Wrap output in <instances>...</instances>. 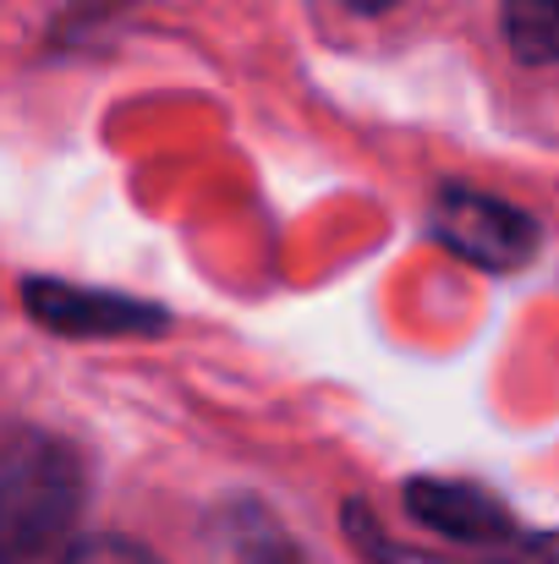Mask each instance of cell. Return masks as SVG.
<instances>
[{
    "instance_id": "5b68a950",
    "label": "cell",
    "mask_w": 559,
    "mask_h": 564,
    "mask_svg": "<svg viewBox=\"0 0 559 564\" xmlns=\"http://www.w3.org/2000/svg\"><path fill=\"white\" fill-rule=\"evenodd\" d=\"M505 39L522 61L555 66L559 61V0H505Z\"/></svg>"
},
{
    "instance_id": "9c48e42d",
    "label": "cell",
    "mask_w": 559,
    "mask_h": 564,
    "mask_svg": "<svg viewBox=\"0 0 559 564\" xmlns=\"http://www.w3.org/2000/svg\"><path fill=\"white\" fill-rule=\"evenodd\" d=\"M241 564H302V560H297V549H286V543H275V538H269V543L247 549V560Z\"/></svg>"
},
{
    "instance_id": "30bf717a",
    "label": "cell",
    "mask_w": 559,
    "mask_h": 564,
    "mask_svg": "<svg viewBox=\"0 0 559 564\" xmlns=\"http://www.w3.org/2000/svg\"><path fill=\"white\" fill-rule=\"evenodd\" d=\"M346 6H352V11H389L395 0H346Z\"/></svg>"
},
{
    "instance_id": "6da1fadb",
    "label": "cell",
    "mask_w": 559,
    "mask_h": 564,
    "mask_svg": "<svg viewBox=\"0 0 559 564\" xmlns=\"http://www.w3.org/2000/svg\"><path fill=\"white\" fill-rule=\"evenodd\" d=\"M83 460L50 433H22L0 455V564H44L83 510Z\"/></svg>"
},
{
    "instance_id": "7a4b0ae2",
    "label": "cell",
    "mask_w": 559,
    "mask_h": 564,
    "mask_svg": "<svg viewBox=\"0 0 559 564\" xmlns=\"http://www.w3.org/2000/svg\"><path fill=\"white\" fill-rule=\"evenodd\" d=\"M433 236L477 269H522L538 252V219L505 197L444 187L433 197Z\"/></svg>"
},
{
    "instance_id": "3957f363",
    "label": "cell",
    "mask_w": 559,
    "mask_h": 564,
    "mask_svg": "<svg viewBox=\"0 0 559 564\" xmlns=\"http://www.w3.org/2000/svg\"><path fill=\"white\" fill-rule=\"evenodd\" d=\"M28 313L55 329V335H77V340H110V335H160L171 318L154 302L138 296H116V291H88V285H66V280H28L22 285Z\"/></svg>"
},
{
    "instance_id": "ba28073f",
    "label": "cell",
    "mask_w": 559,
    "mask_h": 564,
    "mask_svg": "<svg viewBox=\"0 0 559 564\" xmlns=\"http://www.w3.org/2000/svg\"><path fill=\"white\" fill-rule=\"evenodd\" d=\"M494 564H559V538L544 532V538H516Z\"/></svg>"
},
{
    "instance_id": "8992f818",
    "label": "cell",
    "mask_w": 559,
    "mask_h": 564,
    "mask_svg": "<svg viewBox=\"0 0 559 564\" xmlns=\"http://www.w3.org/2000/svg\"><path fill=\"white\" fill-rule=\"evenodd\" d=\"M346 532H352V543H357L373 564H439V560H428V554H417V549H406V543H395L363 505L346 510Z\"/></svg>"
},
{
    "instance_id": "277c9868",
    "label": "cell",
    "mask_w": 559,
    "mask_h": 564,
    "mask_svg": "<svg viewBox=\"0 0 559 564\" xmlns=\"http://www.w3.org/2000/svg\"><path fill=\"white\" fill-rule=\"evenodd\" d=\"M406 510L450 538V543H472V549H488V543H510L516 538V516L477 482H450V477H417L406 482Z\"/></svg>"
},
{
    "instance_id": "52a82bcc",
    "label": "cell",
    "mask_w": 559,
    "mask_h": 564,
    "mask_svg": "<svg viewBox=\"0 0 559 564\" xmlns=\"http://www.w3.org/2000/svg\"><path fill=\"white\" fill-rule=\"evenodd\" d=\"M61 564H160V560L143 543H132V538H83V543L66 549Z\"/></svg>"
}]
</instances>
